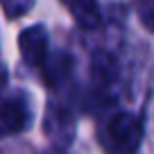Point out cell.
Here are the masks:
<instances>
[{"label": "cell", "mask_w": 154, "mask_h": 154, "mask_svg": "<svg viewBox=\"0 0 154 154\" xmlns=\"http://www.w3.org/2000/svg\"><path fill=\"white\" fill-rule=\"evenodd\" d=\"M32 122V104L23 91L0 95V136L18 134Z\"/></svg>", "instance_id": "6da1fadb"}, {"label": "cell", "mask_w": 154, "mask_h": 154, "mask_svg": "<svg viewBox=\"0 0 154 154\" xmlns=\"http://www.w3.org/2000/svg\"><path fill=\"white\" fill-rule=\"evenodd\" d=\"M63 5L70 9L72 18L86 29H93L100 25V9L95 0H61Z\"/></svg>", "instance_id": "52a82bcc"}, {"label": "cell", "mask_w": 154, "mask_h": 154, "mask_svg": "<svg viewBox=\"0 0 154 154\" xmlns=\"http://www.w3.org/2000/svg\"><path fill=\"white\" fill-rule=\"evenodd\" d=\"M109 140L118 152L122 154H134L136 147L140 145L143 140V127H140V120L136 118L134 113H116L109 122Z\"/></svg>", "instance_id": "7a4b0ae2"}, {"label": "cell", "mask_w": 154, "mask_h": 154, "mask_svg": "<svg viewBox=\"0 0 154 154\" xmlns=\"http://www.w3.org/2000/svg\"><path fill=\"white\" fill-rule=\"evenodd\" d=\"M0 5H2V9L9 18H18V16L27 14L32 9L34 0H0Z\"/></svg>", "instance_id": "ba28073f"}, {"label": "cell", "mask_w": 154, "mask_h": 154, "mask_svg": "<svg viewBox=\"0 0 154 154\" xmlns=\"http://www.w3.org/2000/svg\"><path fill=\"white\" fill-rule=\"evenodd\" d=\"M45 134H48L59 147L70 143L72 136H75V122H72L70 109L59 106V104H50L48 113H45Z\"/></svg>", "instance_id": "277c9868"}, {"label": "cell", "mask_w": 154, "mask_h": 154, "mask_svg": "<svg viewBox=\"0 0 154 154\" xmlns=\"http://www.w3.org/2000/svg\"><path fill=\"white\" fill-rule=\"evenodd\" d=\"M136 11L138 18L149 32H154V0H138L136 2Z\"/></svg>", "instance_id": "9c48e42d"}, {"label": "cell", "mask_w": 154, "mask_h": 154, "mask_svg": "<svg viewBox=\"0 0 154 154\" xmlns=\"http://www.w3.org/2000/svg\"><path fill=\"white\" fill-rule=\"evenodd\" d=\"M43 154H66V152H63L61 147H50V149H45Z\"/></svg>", "instance_id": "30bf717a"}, {"label": "cell", "mask_w": 154, "mask_h": 154, "mask_svg": "<svg viewBox=\"0 0 154 154\" xmlns=\"http://www.w3.org/2000/svg\"><path fill=\"white\" fill-rule=\"evenodd\" d=\"M41 68H43V75H45V84L57 88V86H61V84L68 82L72 61H70V57H68L66 52H57V54L45 59Z\"/></svg>", "instance_id": "8992f818"}, {"label": "cell", "mask_w": 154, "mask_h": 154, "mask_svg": "<svg viewBox=\"0 0 154 154\" xmlns=\"http://www.w3.org/2000/svg\"><path fill=\"white\" fill-rule=\"evenodd\" d=\"M18 50L23 54V61L32 68H41L48 59V34L41 25L23 29L18 36Z\"/></svg>", "instance_id": "3957f363"}, {"label": "cell", "mask_w": 154, "mask_h": 154, "mask_svg": "<svg viewBox=\"0 0 154 154\" xmlns=\"http://www.w3.org/2000/svg\"><path fill=\"white\" fill-rule=\"evenodd\" d=\"M91 72H93V82H95L97 91H100L102 95H104V93L109 95V93L118 86V82H120V75H118V66H116V61L111 59V54H104V52L95 54Z\"/></svg>", "instance_id": "5b68a950"}]
</instances>
